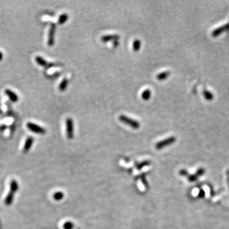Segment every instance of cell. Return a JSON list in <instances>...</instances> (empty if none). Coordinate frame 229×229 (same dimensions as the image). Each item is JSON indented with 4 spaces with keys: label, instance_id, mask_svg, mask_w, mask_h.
<instances>
[{
    "label": "cell",
    "instance_id": "6da1fadb",
    "mask_svg": "<svg viewBox=\"0 0 229 229\" xmlns=\"http://www.w3.org/2000/svg\"><path fill=\"white\" fill-rule=\"evenodd\" d=\"M119 120L124 123L125 124L128 125L129 126L131 127L132 129H137L139 128L140 127V124L138 121H137L134 119H132L130 117L127 116L125 115H120L119 117Z\"/></svg>",
    "mask_w": 229,
    "mask_h": 229
},
{
    "label": "cell",
    "instance_id": "7a4b0ae2",
    "mask_svg": "<svg viewBox=\"0 0 229 229\" xmlns=\"http://www.w3.org/2000/svg\"><path fill=\"white\" fill-rule=\"evenodd\" d=\"M26 126L28 127V129L32 131L35 134H46V131L43 127L40 126L39 125H37L36 124L32 123V122H28L26 124Z\"/></svg>",
    "mask_w": 229,
    "mask_h": 229
},
{
    "label": "cell",
    "instance_id": "3957f363",
    "mask_svg": "<svg viewBox=\"0 0 229 229\" xmlns=\"http://www.w3.org/2000/svg\"><path fill=\"white\" fill-rule=\"evenodd\" d=\"M176 137L174 136H171L168 137V138H166L164 140H162L159 142H158L155 145V148L157 150H161L162 148H164L166 146H169L172 145V143L176 141Z\"/></svg>",
    "mask_w": 229,
    "mask_h": 229
},
{
    "label": "cell",
    "instance_id": "277c9868",
    "mask_svg": "<svg viewBox=\"0 0 229 229\" xmlns=\"http://www.w3.org/2000/svg\"><path fill=\"white\" fill-rule=\"evenodd\" d=\"M66 135L68 138L71 139L73 138L74 136V124L72 119L68 118L66 120Z\"/></svg>",
    "mask_w": 229,
    "mask_h": 229
},
{
    "label": "cell",
    "instance_id": "5b68a950",
    "mask_svg": "<svg viewBox=\"0 0 229 229\" xmlns=\"http://www.w3.org/2000/svg\"><path fill=\"white\" fill-rule=\"evenodd\" d=\"M56 30V25L54 23H52L50 25V27L48 31V45L50 47H52L54 44V39H55V33Z\"/></svg>",
    "mask_w": 229,
    "mask_h": 229
},
{
    "label": "cell",
    "instance_id": "8992f818",
    "mask_svg": "<svg viewBox=\"0 0 229 229\" xmlns=\"http://www.w3.org/2000/svg\"><path fill=\"white\" fill-rule=\"evenodd\" d=\"M35 60H36V62L37 63V64H38L40 66H43V67H45V68H51V67H53V66H54V64L52 63H51V64L48 63L47 62V60H46L44 58H43L42 57H41V56H40V55H38L35 57Z\"/></svg>",
    "mask_w": 229,
    "mask_h": 229
},
{
    "label": "cell",
    "instance_id": "52a82bcc",
    "mask_svg": "<svg viewBox=\"0 0 229 229\" xmlns=\"http://www.w3.org/2000/svg\"><path fill=\"white\" fill-rule=\"evenodd\" d=\"M120 38V36L117 34H110L103 36L101 38V40L103 42H108L112 40H118Z\"/></svg>",
    "mask_w": 229,
    "mask_h": 229
},
{
    "label": "cell",
    "instance_id": "ba28073f",
    "mask_svg": "<svg viewBox=\"0 0 229 229\" xmlns=\"http://www.w3.org/2000/svg\"><path fill=\"white\" fill-rule=\"evenodd\" d=\"M4 93L7 94L8 98L13 103H16L19 100V97L16 93H15L13 91L10 89H6L4 91Z\"/></svg>",
    "mask_w": 229,
    "mask_h": 229
},
{
    "label": "cell",
    "instance_id": "9c48e42d",
    "mask_svg": "<svg viewBox=\"0 0 229 229\" xmlns=\"http://www.w3.org/2000/svg\"><path fill=\"white\" fill-rule=\"evenodd\" d=\"M33 142H34V139H33V137L29 136L28 137L26 140H25V141L23 151L24 153L28 152L31 149V146L33 144Z\"/></svg>",
    "mask_w": 229,
    "mask_h": 229
},
{
    "label": "cell",
    "instance_id": "30bf717a",
    "mask_svg": "<svg viewBox=\"0 0 229 229\" xmlns=\"http://www.w3.org/2000/svg\"><path fill=\"white\" fill-rule=\"evenodd\" d=\"M10 192L15 193L19 190V184L15 180H12L10 181Z\"/></svg>",
    "mask_w": 229,
    "mask_h": 229
},
{
    "label": "cell",
    "instance_id": "8fae6325",
    "mask_svg": "<svg viewBox=\"0 0 229 229\" xmlns=\"http://www.w3.org/2000/svg\"><path fill=\"white\" fill-rule=\"evenodd\" d=\"M151 91L149 89H146L142 91L141 94V98L144 101H148L151 98Z\"/></svg>",
    "mask_w": 229,
    "mask_h": 229
},
{
    "label": "cell",
    "instance_id": "7c38bea8",
    "mask_svg": "<svg viewBox=\"0 0 229 229\" xmlns=\"http://www.w3.org/2000/svg\"><path fill=\"white\" fill-rule=\"evenodd\" d=\"M68 84H69L68 79L67 78H64L62 80V81H60V83L59 85V89L62 92L64 91L66 89V88H67Z\"/></svg>",
    "mask_w": 229,
    "mask_h": 229
},
{
    "label": "cell",
    "instance_id": "4fadbf2b",
    "mask_svg": "<svg viewBox=\"0 0 229 229\" xmlns=\"http://www.w3.org/2000/svg\"><path fill=\"white\" fill-rule=\"evenodd\" d=\"M13 198H14V193L10 192L7 195V196L6 197V198H5L4 204L7 206H10L13 201Z\"/></svg>",
    "mask_w": 229,
    "mask_h": 229
},
{
    "label": "cell",
    "instance_id": "5bb4252c",
    "mask_svg": "<svg viewBox=\"0 0 229 229\" xmlns=\"http://www.w3.org/2000/svg\"><path fill=\"white\" fill-rule=\"evenodd\" d=\"M68 18H69V15H68V14L67 13H62L61 15H60V16L59 17L58 23L59 24H63L66 21H67Z\"/></svg>",
    "mask_w": 229,
    "mask_h": 229
},
{
    "label": "cell",
    "instance_id": "9a60e30c",
    "mask_svg": "<svg viewBox=\"0 0 229 229\" xmlns=\"http://www.w3.org/2000/svg\"><path fill=\"white\" fill-rule=\"evenodd\" d=\"M169 75H170L169 71H164V72H162L159 74L157 75L156 78L159 80H164L166 79L168 76H169Z\"/></svg>",
    "mask_w": 229,
    "mask_h": 229
},
{
    "label": "cell",
    "instance_id": "2e32d148",
    "mask_svg": "<svg viewBox=\"0 0 229 229\" xmlns=\"http://www.w3.org/2000/svg\"><path fill=\"white\" fill-rule=\"evenodd\" d=\"M141 41L139 39H136L133 42V50L135 51V52H138L141 48Z\"/></svg>",
    "mask_w": 229,
    "mask_h": 229
},
{
    "label": "cell",
    "instance_id": "e0dca14e",
    "mask_svg": "<svg viewBox=\"0 0 229 229\" xmlns=\"http://www.w3.org/2000/svg\"><path fill=\"white\" fill-rule=\"evenodd\" d=\"M53 197L54 200L55 201H60L61 199H63V198L64 197V193L61 192H55L53 195Z\"/></svg>",
    "mask_w": 229,
    "mask_h": 229
},
{
    "label": "cell",
    "instance_id": "ac0fdd59",
    "mask_svg": "<svg viewBox=\"0 0 229 229\" xmlns=\"http://www.w3.org/2000/svg\"><path fill=\"white\" fill-rule=\"evenodd\" d=\"M150 164V162L149 161H144L143 162L141 163V164H138L137 166V169L138 170H140L141 169L142 167H145V166H148Z\"/></svg>",
    "mask_w": 229,
    "mask_h": 229
},
{
    "label": "cell",
    "instance_id": "d6986e66",
    "mask_svg": "<svg viewBox=\"0 0 229 229\" xmlns=\"http://www.w3.org/2000/svg\"><path fill=\"white\" fill-rule=\"evenodd\" d=\"M204 172H205V170H204V168H200V169H198L197 170V171L196 172L195 175H196L197 177H199V176H202V175L204 174Z\"/></svg>",
    "mask_w": 229,
    "mask_h": 229
},
{
    "label": "cell",
    "instance_id": "ffe728a7",
    "mask_svg": "<svg viewBox=\"0 0 229 229\" xmlns=\"http://www.w3.org/2000/svg\"><path fill=\"white\" fill-rule=\"evenodd\" d=\"M187 177H188V181H190V182L195 181L197 180V178H198L195 175H188Z\"/></svg>",
    "mask_w": 229,
    "mask_h": 229
},
{
    "label": "cell",
    "instance_id": "44dd1931",
    "mask_svg": "<svg viewBox=\"0 0 229 229\" xmlns=\"http://www.w3.org/2000/svg\"><path fill=\"white\" fill-rule=\"evenodd\" d=\"M73 227V224L71 222H66L64 223V229H72Z\"/></svg>",
    "mask_w": 229,
    "mask_h": 229
},
{
    "label": "cell",
    "instance_id": "7402d4cb",
    "mask_svg": "<svg viewBox=\"0 0 229 229\" xmlns=\"http://www.w3.org/2000/svg\"><path fill=\"white\" fill-rule=\"evenodd\" d=\"M225 29V27H222V28H218L217 29L216 31H215L213 32V34L215 35V36H216L218 35V34H220L223 30Z\"/></svg>",
    "mask_w": 229,
    "mask_h": 229
},
{
    "label": "cell",
    "instance_id": "603a6c76",
    "mask_svg": "<svg viewBox=\"0 0 229 229\" xmlns=\"http://www.w3.org/2000/svg\"><path fill=\"white\" fill-rule=\"evenodd\" d=\"M141 178L142 182V183H143V184H144V185H145L146 188H147V187H148V183H147V181H146V178H145V175H141Z\"/></svg>",
    "mask_w": 229,
    "mask_h": 229
},
{
    "label": "cell",
    "instance_id": "cb8c5ba5",
    "mask_svg": "<svg viewBox=\"0 0 229 229\" xmlns=\"http://www.w3.org/2000/svg\"><path fill=\"white\" fill-rule=\"evenodd\" d=\"M180 175L183 176H188V173L185 169H181L180 171Z\"/></svg>",
    "mask_w": 229,
    "mask_h": 229
},
{
    "label": "cell",
    "instance_id": "d4e9b609",
    "mask_svg": "<svg viewBox=\"0 0 229 229\" xmlns=\"http://www.w3.org/2000/svg\"><path fill=\"white\" fill-rule=\"evenodd\" d=\"M205 196V192L202 190H201L199 193H198V197H200V198H202Z\"/></svg>",
    "mask_w": 229,
    "mask_h": 229
},
{
    "label": "cell",
    "instance_id": "484cf974",
    "mask_svg": "<svg viewBox=\"0 0 229 229\" xmlns=\"http://www.w3.org/2000/svg\"><path fill=\"white\" fill-rule=\"evenodd\" d=\"M205 95H206V98L207 99H212V95L210 92H205Z\"/></svg>",
    "mask_w": 229,
    "mask_h": 229
},
{
    "label": "cell",
    "instance_id": "4316f807",
    "mask_svg": "<svg viewBox=\"0 0 229 229\" xmlns=\"http://www.w3.org/2000/svg\"><path fill=\"white\" fill-rule=\"evenodd\" d=\"M119 40H115V41H113V46H114V47H116L117 46L119 45Z\"/></svg>",
    "mask_w": 229,
    "mask_h": 229
},
{
    "label": "cell",
    "instance_id": "83f0119b",
    "mask_svg": "<svg viewBox=\"0 0 229 229\" xmlns=\"http://www.w3.org/2000/svg\"><path fill=\"white\" fill-rule=\"evenodd\" d=\"M3 54L1 52V51H0V61H1L3 59Z\"/></svg>",
    "mask_w": 229,
    "mask_h": 229
},
{
    "label": "cell",
    "instance_id": "f1b7e54d",
    "mask_svg": "<svg viewBox=\"0 0 229 229\" xmlns=\"http://www.w3.org/2000/svg\"><path fill=\"white\" fill-rule=\"evenodd\" d=\"M228 185H229V177H228Z\"/></svg>",
    "mask_w": 229,
    "mask_h": 229
}]
</instances>
